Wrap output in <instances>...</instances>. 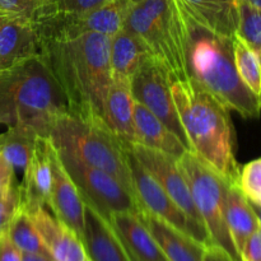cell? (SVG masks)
<instances>
[{
    "label": "cell",
    "instance_id": "39",
    "mask_svg": "<svg viewBox=\"0 0 261 261\" xmlns=\"http://www.w3.org/2000/svg\"><path fill=\"white\" fill-rule=\"evenodd\" d=\"M250 5H252L254 8H257V9H261V0H246Z\"/></svg>",
    "mask_w": 261,
    "mask_h": 261
},
{
    "label": "cell",
    "instance_id": "17",
    "mask_svg": "<svg viewBox=\"0 0 261 261\" xmlns=\"http://www.w3.org/2000/svg\"><path fill=\"white\" fill-rule=\"evenodd\" d=\"M138 217L157 242L167 261H203L206 246L163 219L140 209Z\"/></svg>",
    "mask_w": 261,
    "mask_h": 261
},
{
    "label": "cell",
    "instance_id": "18",
    "mask_svg": "<svg viewBox=\"0 0 261 261\" xmlns=\"http://www.w3.org/2000/svg\"><path fill=\"white\" fill-rule=\"evenodd\" d=\"M38 54V40L32 22L0 18V70Z\"/></svg>",
    "mask_w": 261,
    "mask_h": 261
},
{
    "label": "cell",
    "instance_id": "41",
    "mask_svg": "<svg viewBox=\"0 0 261 261\" xmlns=\"http://www.w3.org/2000/svg\"><path fill=\"white\" fill-rule=\"evenodd\" d=\"M242 2H245V0H236V3H237V4H239V5H240V4H241V3H242Z\"/></svg>",
    "mask_w": 261,
    "mask_h": 261
},
{
    "label": "cell",
    "instance_id": "8",
    "mask_svg": "<svg viewBox=\"0 0 261 261\" xmlns=\"http://www.w3.org/2000/svg\"><path fill=\"white\" fill-rule=\"evenodd\" d=\"M132 0H109L86 13H60L45 7L32 19L33 30L41 41L69 40L88 32L112 37L124 28Z\"/></svg>",
    "mask_w": 261,
    "mask_h": 261
},
{
    "label": "cell",
    "instance_id": "38",
    "mask_svg": "<svg viewBox=\"0 0 261 261\" xmlns=\"http://www.w3.org/2000/svg\"><path fill=\"white\" fill-rule=\"evenodd\" d=\"M10 217H7V216H0V231H3V229L7 227L8 222H9Z\"/></svg>",
    "mask_w": 261,
    "mask_h": 261
},
{
    "label": "cell",
    "instance_id": "2",
    "mask_svg": "<svg viewBox=\"0 0 261 261\" xmlns=\"http://www.w3.org/2000/svg\"><path fill=\"white\" fill-rule=\"evenodd\" d=\"M185 43L189 78L211 93L227 110L245 119H256L261 97L252 93L239 76L234 66L232 37L209 30L177 2Z\"/></svg>",
    "mask_w": 261,
    "mask_h": 261
},
{
    "label": "cell",
    "instance_id": "23",
    "mask_svg": "<svg viewBox=\"0 0 261 261\" xmlns=\"http://www.w3.org/2000/svg\"><path fill=\"white\" fill-rule=\"evenodd\" d=\"M198 22L221 35L233 37L239 27L236 0H177Z\"/></svg>",
    "mask_w": 261,
    "mask_h": 261
},
{
    "label": "cell",
    "instance_id": "7",
    "mask_svg": "<svg viewBox=\"0 0 261 261\" xmlns=\"http://www.w3.org/2000/svg\"><path fill=\"white\" fill-rule=\"evenodd\" d=\"M177 163L188 181L194 204L203 219L212 245L224 250L233 261H241L224 218L226 193L229 184L193 152L184 153Z\"/></svg>",
    "mask_w": 261,
    "mask_h": 261
},
{
    "label": "cell",
    "instance_id": "27",
    "mask_svg": "<svg viewBox=\"0 0 261 261\" xmlns=\"http://www.w3.org/2000/svg\"><path fill=\"white\" fill-rule=\"evenodd\" d=\"M232 47H233V60L237 74L252 93L261 97L260 59L237 33L232 37Z\"/></svg>",
    "mask_w": 261,
    "mask_h": 261
},
{
    "label": "cell",
    "instance_id": "35",
    "mask_svg": "<svg viewBox=\"0 0 261 261\" xmlns=\"http://www.w3.org/2000/svg\"><path fill=\"white\" fill-rule=\"evenodd\" d=\"M18 204H19V196L17 193L12 194L9 196L0 198V216L12 217L14 212L17 211Z\"/></svg>",
    "mask_w": 261,
    "mask_h": 261
},
{
    "label": "cell",
    "instance_id": "15",
    "mask_svg": "<svg viewBox=\"0 0 261 261\" xmlns=\"http://www.w3.org/2000/svg\"><path fill=\"white\" fill-rule=\"evenodd\" d=\"M81 240L89 261H132L111 221L87 201H84V231Z\"/></svg>",
    "mask_w": 261,
    "mask_h": 261
},
{
    "label": "cell",
    "instance_id": "29",
    "mask_svg": "<svg viewBox=\"0 0 261 261\" xmlns=\"http://www.w3.org/2000/svg\"><path fill=\"white\" fill-rule=\"evenodd\" d=\"M237 188L250 203L261 206V157L240 168Z\"/></svg>",
    "mask_w": 261,
    "mask_h": 261
},
{
    "label": "cell",
    "instance_id": "19",
    "mask_svg": "<svg viewBox=\"0 0 261 261\" xmlns=\"http://www.w3.org/2000/svg\"><path fill=\"white\" fill-rule=\"evenodd\" d=\"M134 103L130 83L111 81L105 99L103 120L109 129L127 148L135 143Z\"/></svg>",
    "mask_w": 261,
    "mask_h": 261
},
{
    "label": "cell",
    "instance_id": "11",
    "mask_svg": "<svg viewBox=\"0 0 261 261\" xmlns=\"http://www.w3.org/2000/svg\"><path fill=\"white\" fill-rule=\"evenodd\" d=\"M129 149L139 161L140 165L162 186V189L172 199L173 203L193 222L199 241L205 246L212 245L203 219L194 204L188 181L178 167L177 160L161 150L152 149L138 143L130 144Z\"/></svg>",
    "mask_w": 261,
    "mask_h": 261
},
{
    "label": "cell",
    "instance_id": "37",
    "mask_svg": "<svg viewBox=\"0 0 261 261\" xmlns=\"http://www.w3.org/2000/svg\"><path fill=\"white\" fill-rule=\"evenodd\" d=\"M22 261H55L48 254H27L23 252Z\"/></svg>",
    "mask_w": 261,
    "mask_h": 261
},
{
    "label": "cell",
    "instance_id": "10",
    "mask_svg": "<svg viewBox=\"0 0 261 261\" xmlns=\"http://www.w3.org/2000/svg\"><path fill=\"white\" fill-rule=\"evenodd\" d=\"M130 88L135 101L153 112L180 139L186 150L191 152L190 142L171 93V79L160 61L148 56L133 75Z\"/></svg>",
    "mask_w": 261,
    "mask_h": 261
},
{
    "label": "cell",
    "instance_id": "43",
    "mask_svg": "<svg viewBox=\"0 0 261 261\" xmlns=\"http://www.w3.org/2000/svg\"><path fill=\"white\" fill-rule=\"evenodd\" d=\"M87 261H89V260H88V259H87Z\"/></svg>",
    "mask_w": 261,
    "mask_h": 261
},
{
    "label": "cell",
    "instance_id": "9",
    "mask_svg": "<svg viewBox=\"0 0 261 261\" xmlns=\"http://www.w3.org/2000/svg\"><path fill=\"white\" fill-rule=\"evenodd\" d=\"M59 154L84 201L93 205L107 218L112 213L120 212L138 214L140 211L138 200L115 176L84 165L66 153L59 152Z\"/></svg>",
    "mask_w": 261,
    "mask_h": 261
},
{
    "label": "cell",
    "instance_id": "25",
    "mask_svg": "<svg viewBox=\"0 0 261 261\" xmlns=\"http://www.w3.org/2000/svg\"><path fill=\"white\" fill-rule=\"evenodd\" d=\"M37 137L40 135L17 127H8L4 132H0V154L14 170L18 186L32 157Z\"/></svg>",
    "mask_w": 261,
    "mask_h": 261
},
{
    "label": "cell",
    "instance_id": "34",
    "mask_svg": "<svg viewBox=\"0 0 261 261\" xmlns=\"http://www.w3.org/2000/svg\"><path fill=\"white\" fill-rule=\"evenodd\" d=\"M23 252L13 244L7 227L0 231V261H22Z\"/></svg>",
    "mask_w": 261,
    "mask_h": 261
},
{
    "label": "cell",
    "instance_id": "4",
    "mask_svg": "<svg viewBox=\"0 0 261 261\" xmlns=\"http://www.w3.org/2000/svg\"><path fill=\"white\" fill-rule=\"evenodd\" d=\"M171 93L191 152L237 186L241 167L234 157L228 110L191 79L171 82Z\"/></svg>",
    "mask_w": 261,
    "mask_h": 261
},
{
    "label": "cell",
    "instance_id": "24",
    "mask_svg": "<svg viewBox=\"0 0 261 261\" xmlns=\"http://www.w3.org/2000/svg\"><path fill=\"white\" fill-rule=\"evenodd\" d=\"M224 218L229 236L240 255L250 236L260 227V222L251 203L242 195L237 186L228 185L227 188Z\"/></svg>",
    "mask_w": 261,
    "mask_h": 261
},
{
    "label": "cell",
    "instance_id": "5",
    "mask_svg": "<svg viewBox=\"0 0 261 261\" xmlns=\"http://www.w3.org/2000/svg\"><path fill=\"white\" fill-rule=\"evenodd\" d=\"M48 138L59 152L115 176L135 196L129 148L122 144L106 122L88 121L66 112L54 122Z\"/></svg>",
    "mask_w": 261,
    "mask_h": 261
},
{
    "label": "cell",
    "instance_id": "22",
    "mask_svg": "<svg viewBox=\"0 0 261 261\" xmlns=\"http://www.w3.org/2000/svg\"><path fill=\"white\" fill-rule=\"evenodd\" d=\"M149 55L145 43L137 35L122 28L110 41L111 81L130 83L140 64Z\"/></svg>",
    "mask_w": 261,
    "mask_h": 261
},
{
    "label": "cell",
    "instance_id": "12",
    "mask_svg": "<svg viewBox=\"0 0 261 261\" xmlns=\"http://www.w3.org/2000/svg\"><path fill=\"white\" fill-rule=\"evenodd\" d=\"M129 167L133 186L140 209L149 212L153 216L163 219L180 231L198 240V233L193 222L176 205L172 199L154 180L152 175L143 167L139 161L129 149ZM199 241V240H198ZM200 242V241H199Z\"/></svg>",
    "mask_w": 261,
    "mask_h": 261
},
{
    "label": "cell",
    "instance_id": "26",
    "mask_svg": "<svg viewBox=\"0 0 261 261\" xmlns=\"http://www.w3.org/2000/svg\"><path fill=\"white\" fill-rule=\"evenodd\" d=\"M7 232L13 244L27 254H48L30 214L18 206L7 224Z\"/></svg>",
    "mask_w": 261,
    "mask_h": 261
},
{
    "label": "cell",
    "instance_id": "6",
    "mask_svg": "<svg viewBox=\"0 0 261 261\" xmlns=\"http://www.w3.org/2000/svg\"><path fill=\"white\" fill-rule=\"evenodd\" d=\"M124 30L137 35L173 81H188L185 43L177 0L133 3Z\"/></svg>",
    "mask_w": 261,
    "mask_h": 261
},
{
    "label": "cell",
    "instance_id": "13",
    "mask_svg": "<svg viewBox=\"0 0 261 261\" xmlns=\"http://www.w3.org/2000/svg\"><path fill=\"white\" fill-rule=\"evenodd\" d=\"M53 186L47 208L56 218L70 227L82 239L84 231V200L71 176L64 167L58 149L51 142Z\"/></svg>",
    "mask_w": 261,
    "mask_h": 261
},
{
    "label": "cell",
    "instance_id": "20",
    "mask_svg": "<svg viewBox=\"0 0 261 261\" xmlns=\"http://www.w3.org/2000/svg\"><path fill=\"white\" fill-rule=\"evenodd\" d=\"M109 219L121 237L132 261H167L138 214L120 212L112 213Z\"/></svg>",
    "mask_w": 261,
    "mask_h": 261
},
{
    "label": "cell",
    "instance_id": "3",
    "mask_svg": "<svg viewBox=\"0 0 261 261\" xmlns=\"http://www.w3.org/2000/svg\"><path fill=\"white\" fill-rule=\"evenodd\" d=\"M66 112L65 97L40 54L0 70V126L48 138Z\"/></svg>",
    "mask_w": 261,
    "mask_h": 261
},
{
    "label": "cell",
    "instance_id": "31",
    "mask_svg": "<svg viewBox=\"0 0 261 261\" xmlns=\"http://www.w3.org/2000/svg\"><path fill=\"white\" fill-rule=\"evenodd\" d=\"M109 0H46V8L60 13H86Z\"/></svg>",
    "mask_w": 261,
    "mask_h": 261
},
{
    "label": "cell",
    "instance_id": "36",
    "mask_svg": "<svg viewBox=\"0 0 261 261\" xmlns=\"http://www.w3.org/2000/svg\"><path fill=\"white\" fill-rule=\"evenodd\" d=\"M203 261H233L232 257L227 254L224 250L221 247L216 246V245H209L205 249V254H204Z\"/></svg>",
    "mask_w": 261,
    "mask_h": 261
},
{
    "label": "cell",
    "instance_id": "14",
    "mask_svg": "<svg viewBox=\"0 0 261 261\" xmlns=\"http://www.w3.org/2000/svg\"><path fill=\"white\" fill-rule=\"evenodd\" d=\"M50 138H36L35 148L24 176L18 186V206L28 214L37 208L47 206L53 186Z\"/></svg>",
    "mask_w": 261,
    "mask_h": 261
},
{
    "label": "cell",
    "instance_id": "16",
    "mask_svg": "<svg viewBox=\"0 0 261 261\" xmlns=\"http://www.w3.org/2000/svg\"><path fill=\"white\" fill-rule=\"evenodd\" d=\"M48 255L55 261H87L83 242L78 234L56 218L47 206H41L30 213Z\"/></svg>",
    "mask_w": 261,
    "mask_h": 261
},
{
    "label": "cell",
    "instance_id": "42",
    "mask_svg": "<svg viewBox=\"0 0 261 261\" xmlns=\"http://www.w3.org/2000/svg\"><path fill=\"white\" fill-rule=\"evenodd\" d=\"M133 3H137V2H139V0H132Z\"/></svg>",
    "mask_w": 261,
    "mask_h": 261
},
{
    "label": "cell",
    "instance_id": "40",
    "mask_svg": "<svg viewBox=\"0 0 261 261\" xmlns=\"http://www.w3.org/2000/svg\"><path fill=\"white\" fill-rule=\"evenodd\" d=\"M252 205V209H254L255 214L257 216V219H259L260 224H261V206H257V205H254V204H251Z\"/></svg>",
    "mask_w": 261,
    "mask_h": 261
},
{
    "label": "cell",
    "instance_id": "32",
    "mask_svg": "<svg viewBox=\"0 0 261 261\" xmlns=\"http://www.w3.org/2000/svg\"><path fill=\"white\" fill-rule=\"evenodd\" d=\"M18 191V181L14 170L0 154V198L9 196Z\"/></svg>",
    "mask_w": 261,
    "mask_h": 261
},
{
    "label": "cell",
    "instance_id": "21",
    "mask_svg": "<svg viewBox=\"0 0 261 261\" xmlns=\"http://www.w3.org/2000/svg\"><path fill=\"white\" fill-rule=\"evenodd\" d=\"M134 125L138 144L161 150L176 160L188 152L180 139L153 112L137 101L134 103Z\"/></svg>",
    "mask_w": 261,
    "mask_h": 261
},
{
    "label": "cell",
    "instance_id": "44",
    "mask_svg": "<svg viewBox=\"0 0 261 261\" xmlns=\"http://www.w3.org/2000/svg\"><path fill=\"white\" fill-rule=\"evenodd\" d=\"M0 18H2V17H0Z\"/></svg>",
    "mask_w": 261,
    "mask_h": 261
},
{
    "label": "cell",
    "instance_id": "33",
    "mask_svg": "<svg viewBox=\"0 0 261 261\" xmlns=\"http://www.w3.org/2000/svg\"><path fill=\"white\" fill-rule=\"evenodd\" d=\"M240 259L241 261H261V224L246 241Z\"/></svg>",
    "mask_w": 261,
    "mask_h": 261
},
{
    "label": "cell",
    "instance_id": "28",
    "mask_svg": "<svg viewBox=\"0 0 261 261\" xmlns=\"http://www.w3.org/2000/svg\"><path fill=\"white\" fill-rule=\"evenodd\" d=\"M240 18L237 35L252 48L261 61V9L245 0L239 5Z\"/></svg>",
    "mask_w": 261,
    "mask_h": 261
},
{
    "label": "cell",
    "instance_id": "30",
    "mask_svg": "<svg viewBox=\"0 0 261 261\" xmlns=\"http://www.w3.org/2000/svg\"><path fill=\"white\" fill-rule=\"evenodd\" d=\"M45 5L46 0H0V17L32 22Z\"/></svg>",
    "mask_w": 261,
    "mask_h": 261
},
{
    "label": "cell",
    "instance_id": "1",
    "mask_svg": "<svg viewBox=\"0 0 261 261\" xmlns=\"http://www.w3.org/2000/svg\"><path fill=\"white\" fill-rule=\"evenodd\" d=\"M111 37L88 32L69 40L41 41L40 56L60 87L69 114L105 121L103 106L111 84Z\"/></svg>",
    "mask_w": 261,
    "mask_h": 261
}]
</instances>
